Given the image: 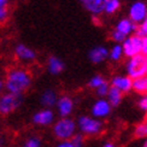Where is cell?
I'll return each instance as SVG.
<instances>
[{"label":"cell","instance_id":"1","mask_svg":"<svg viewBox=\"0 0 147 147\" xmlns=\"http://www.w3.org/2000/svg\"><path fill=\"white\" fill-rule=\"evenodd\" d=\"M32 84V76L24 69H12L6 75L4 87L12 93H24Z\"/></svg>","mask_w":147,"mask_h":147},{"label":"cell","instance_id":"2","mask_svg":"<svg viewBox=\"0 0 147 147\" xmlns=\"http://www.w3.org/2000/svg\"><path fill=\"white\" fill-rule=\"evenodd\" d=\"M80 133L87 136H96L104 130V123L93 116H80L76 122Z\"/></svg>","mask_w":147,"mask_h":147},{"label":"cell","instance_id":"3","mask_svg":"<svg viewBox=\"0 0 147 147\" xmlns=\"http://www.w3.org/2000/svg\"><path fill=\"white\" fill-rule=\"evenodd\" d=\"M125 63V72L130 78H138L146 75L147 71V56L139 53L136 56L127 58Z\"/></svg>","mask_w":147,"mask_h":147},{"label":"cell","instance_id":"4","mask_svg":"<svg viewBox=\"0 0 147 147\" xmlns=\"http://www.w3.org/2000/svg\"><path fill=\"white\" fill-rule=\"evenodd\" d=\"M76 130V122L70 117H60V119L53 124V135L58 140H70Z\"/></svg>","mask_w":147,"mask_h":147},{"label":"cell","instance_id":"5","mask_svg":"<svg viewBox=\"0 0 147 147\" xmlns=\"http://www.w3.org/2000/svg\"><path fill=\"white\" fill-rule=\"evenodd\" d=\"M23 102V94L22 93H12L7 92L6 94L0 96V115L7 116L22 105Z\"/></svg>","mask_w":147,"mask_h":147},{"label":"cell","instance_id":"6","mask_svg":"<svg viewBox=\"0 0 147 147\" xmlns=\"http://www.w3.org/2000/svg\"><path fill=\"white\" fill-rule=\"evenodd\" d=\"M121 45H122V48H123V56L125 58H130L133 56L141 53L142 38H140L136 34H131L129 36H127L125 40Z\"/></svg>","mask_w":147,"mask_h":147},{"label":"cell","instance_id":"7","mask_svg":"<svg viewBox=\"0 0 147 147\" xmlns=\"http://www.w3.org/2000/svg\"><path fill=\"white\" fill-rule=\"evenodd\" d=\"M128 18L135 24L141 23L147 18V3L144 0H135L128 7Z\"/></svg>","mask_w":147,"mask_h":147},{"label":"cell","instance_id":"8","mask_svg":"<svg viewBox=\"0 0 147 147\" xmlns=\"http://www.w3.org/2000/svg\"><path fill=\"white\" fill-rule=\"evenodd\" d=\"M112 111V106L110 105L106 98H99L90 109V115L98 119H104L107 118Z\"/></svg>","mask_w":147,"mask_h":147},{"label":"cell","instance_id":"9","mask_svg":"<svg viewBox=\"0 0 147 147\" xmlns=\"http://www.w3.org/2000/svg\"><path fill=\"white\" fill-rule=\"evenodd\" d=\"M78 1L82 7L94 18L104 15V7H105L106 0H78Z\"/></svg>","mask_w":147,"mask_h":147},{"label":"cell","instance_id":"10","mask_svg":"<svg viewBox=\"0 0 147 147\" xmlns=\"http://www.w3.org/2000/svg\"><path fill=\"white\" fill-rule=\"evenodd\" d=\"M57 107V112L59 115V117H69L74 111V100L72 98H70L69 95H62L57 99L56 105Z\"/></svg>","mask_w":147,"mask_h":147},{"label":"cell","instance_id":"11","mask_svg":"<svg viewBox=\"0 0 147 147\" xmlns=\"http://www.w3.org/2000/svg\"><path fill=\"white\" fill-rule=\"evenodd\" d=\"M110 86L119 89L123 94L130 93L133 90V78H130L128 75H116L111 78Z\"/></svg>","mask_w":147,"mask_h":147},{"label":"cell","instance_id":"12","mask_svg":"<svg viewBox=\"0 0 147 147\" xmlns=\"http://www.w3.org/2000/svg\"><path fill=\"white\" fill-rule=\"evenodd\" d=\"M54 117H56V115H54L52 110L45 107L44 110H40V111L35 112L32 119H33V123L36 125L47 127V125H51L54 122Z\"/></svg>","mask_w":147,"mask_h":147},{"label":"cell","instance_id":"13","mask_svg":"<svg viewBox=\"0 0 147 147\" xmlns=\"http://www.w3.org/2000/svg\"><path fill=\"white\" fill-rule=\"evenodd\" d=\"M109 58V48L106 46H95L93 48H90L88 52V59L90 63H93L95 65L104 63Z\"/></svg>","mask_w":147,"mask_h":147},{"label":"cell","instance_id":"14","mask_svg":"<svg viewBox=\"0 0 147 147\" xmlns=\"http://www.w3.org/2000/svg\"><path fill=\"white\" fill-rule=\"evenodd\" d=\"M136 27H138V24H135L133 21H130L128 17H123V18H119L117 21L113 29H116L117 32L122 33L125 36H129V35L135 33Z\"/></svg>","mask_w":147,"mask_h":147},{"label":"cell","instance_id":"15","mask_svg":"<svg viewBox=\"0 0 147 147\" xmlns=\"http://www.w3.org/2000/svg\"><path fill=\"white\" fill-rule=\"evenodd\" d=\"M15 54L18 59L23 60V62H33L36 58V52L33 48H30L27 45H23V44H18L16 46Z\"/></svg>","mask_w":147,"mask_h":147},{"label":"cell","instance_id":"16","mask_svg":"<svg viewBox=\"0 0 147 147\" xmlns=\"http://www.w3.org/2000/svg\"><path fill=\"white\" fill-rule=\"evenodd\" d=\"M65 69V64L60 58L56 56H51L47 60V70L51 75H59Z\"/></svg>","mask_w":147,"mask_h":147},{"label":"cell","instance_id":"17","mask_svg":"<svg viewBox=\"0 0 147 147\" xmlns=\"http://www.w3.org/2000/svg\"><path fill=\"white\" fill-rule=\"evenodd\" d=\"M57 99H58V95H57L56 92H54L53 89H46L40 96V102L44 107L51 109V107H53L54 105H56Z\"/></svg>","mask_w":147,"mask_h":147},{"label":"cell","instance_id":"18","mask_svg":"<svg viewBox=\"0 0 147 147\" xmlns=\"http://www.w3.org/2000/svg\"><path fill=\"white\" fill-rule=\"evenodd\" d=\"M106 99L107 101L110 102V105H111L112 107H117L119 106V104L122 102V100H123V93L117 89L116 87H112V86H110L109 88V92L106 94Z\"/></svg>","mask_w":147,"mask_h":147},{"label":"cell","instance_id":"19","mask_svg":"<svg viewBox=\"0 0 147 147\" xmlns=\"http://www.w3.org/2000/svg\"><path fill=\"white\" fill-rule=\"evenodd\" d=\"M133 90L138 94H147V75L133 80Z\"/></svg>","mask_w":147,"mask_h":147},{"label":"cell","instance_id":"20","mask_svg":"<svg viewBox=\"0 0 147 147\" xmlns=\"http://www.w3.org/2000/svg\"><path fill=\"white\" fill-rule=\"evenodd\" d=\"M122 6L121 0H106L105 7H104V15L106 16H113L119 11Z\"/></svg>","mask_w":147,"mask_h":147},{"label":"cell","instance_id":"21","mask_svg":"<svg viewBox=\"0 0 147 147\" xmlns=\"http://www.w3.org/2000/svg\"><path fill=\"white\" fill-rule=\"evenodd\" d=\"M123 57H124L123 56V48H122V45L121 44H115L109 50V58L107 59H110L113 63L121 62Z\"/></svg>","mask_w":147,"mask_h":147},{"label":"cell","instance_id":"22","mask_svg":"<svg viewBox=\"0 0 147 147\" xmlns=\"http://www.w3.org/2000/svg\"><path fill=\"white\" fill-rule=\"evenodd\" d=\"M134 135H135V138H138V139L147 138V119L135 127V129H134Z\"/></svg>","mask_w":147,"mask_h":147},{"label":"cell","instance_id":"23","mask_svg":"<svg viewBox=\"0 0 147 147\" xmlns=\"http://www.w3.org/2000/svg\"><path fill=\"white\" fill-rule=\"evenodd\" d=\"M106 81V78L102 75H94L93 77H90V80L88 81V87L90 89H96L101 83H104Z\"/></svg>","mask_w":147,"mask_h":147},{"label":"cell","instance_id":"24","mask_svg":"<svg viewBox=\"0 0 147 147\" xmlns=\"http://www.w3.org/2000/svg\"><path fill=\"white\" fill-rule=\"evenodd\" d=\"M109 88H110V82L106 80L105 82L101 83L99 87L95 89V93H96V95L99 96V98H106V94H107V92H109Z\"/></svg>","mask_w":147,"mask_h":147},{"label":"cell","instance_id":"25","mask_svg":"<svg viewBox=\"0 0 147 147\" xmlns=\"http://www.w3.org/2000/svg\"><path fill=\"white\" fill-rule=\"evenodd\" d=\"M134 34H136L138 36H140V38H145V36H147V18L145 21H142L141 23L138 24L136 30H135Z\"/></svg>","mask_w":147,"mask_h":147},{"label":"cell","instance_id":"26","mask_svg":"<svg viewBox=\"0 0 147 147\" xmlns=\"http://www.w3.org/2000/svg\"><path fill=\"white\" fill-rule=\"evenodd\" d=\"M70 140H71L74 147H83V145H84L83 134H81V133H75Z\"/></svg>","mask_w":147,"mask_h":147},{"label":"cell","instance_id":"27","mask_svg":"<svg viewBox=\"0 0 147 147\" xmlns=\"http://www.w3.org/2000/svg\"><path fill=\"white\" fill-rule=\"evenodd\" d=\"M23 147H41V140L38 136H32L24 141Z\"/></svg>","mask_w":147,"mask_h":147},{"label":"cell","instance_id":"28","mask_svg":"<svg viewBox=\"0 0 147 147\" xmlns=\"http://www.w3.org/2000/svg\"><path fill=\"white\" fill-rule=\"evenodd\" d=\"M125 38H127L125 35H123L122 33L117 32L116 29H113L111 32V40L115 42V44H122V42L125 40Z\"/></svg>","mask_w":147,"mask_h":147},{"label":"cell","instance_id":"29","mask_svg":"<svg viewBox=\"0 0 147 147\" xmlns=\"http://www.w3.org/2000/svg\"><path fill=\"white\" fill-rule=\"evenodd\" d=\"M138 106L139 109L144 112H147V94H144L138 101Z\"/></svg>","mask_w":147,"mask_h":147},{"label":"cell","instance_id":"30","mask_svg":"<svg viewBox=\"0 0 147 147\" xmlns=\"http://www.w3.org/2000/svg\"><path fill=\"white\" fill-rule=\"evenodd\" d=\"M9 16L7 7H0V22L6 21V18Z\"/></svg>","mask_w":147,"mask_h":147},{"label":"cell","instance_id":"31","mask_svg":"<svg viewBox=\"0 0 147 147\" xmlns=\"http://www.w3.org/2000/svg\"><path fill=\"white\" fill-rule=\"evenodd\" d=\"M57 147H74L71 140H59V144Z\"/></svg>","mask_w":147,"mask_h":147},{"label":"cell","instance_id":"32","mask_svg":"<svg viewBox=\"0 0 147 147\" xmlns=\"http://www.w3.org/2000/svg\"><path fill=\"white\" fill-rule=\"evenodd\" d=\"M141 53L147 56V36L142 38V46H141Z\"/></svg>","mask_w":147,"mask_h":147},{"label":"cell","instance_id":"33","mask_svg":"<svg viewBox=\"0 0 147 147\" xmlns=\"http://www.w3.org/2000/svg\"><path fill=\"white\" fill-rule=\"evenodd\" d=\"M9 0H0V7H7Z\"/></svg>","mask_w":147,"mask_h":147},{"label":"cell","instance_id":"34","mask_svg":"<svg viewBox=\"0 0 147 147\" xmlns=\"http://www.w3.org/2000/svg\"><path fill=\"white\" fill-rule=\"evenodd\" d=\"M5 87H4V81L3 80H0V94L3 93V89H4Z\"/></svg>","mask_w":147,"mask_h":147},{"label":"cell","instance_id":"35","mask_svg":"<svg viewBox=\"0 0 147 147\" xmlns=\"http://www.w3.org/2000/svg\"><path fill=\"white\" fill-rule=\"evenodd\" d=\"M102 147H116L112 142H106V144H104V146Z\"/></svg>","mask_w":147,"mask_h":147},{"label":"cell","instance_id":"36","mask_svg":"<svg viewBox=\"0 0 147 147\" xmlns=\"http://www.w3.org/2000/svg\"><path fill=\"white\" fill-rule=\"evenodd\" d=\"M142 147H147V138L145 139V141H144V144H142Z\"/></svg>","mask_w":147,"mask_h":147},{"label":"cell","instance_id":"37","mask_svg":"<svg viewBox=\"0 0 147 147\" xmlns=\"http://www.w3.org/2000/svg\"><path fill=\"white\" fill-rule=\"evenodd\" d=\"M146 75H147V71H146Z\"/></svg>","mask_w":147,"mask_h":147}]
</instances>
